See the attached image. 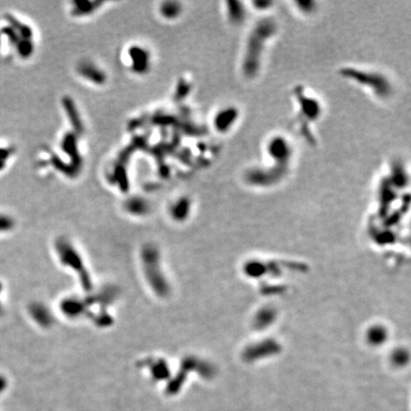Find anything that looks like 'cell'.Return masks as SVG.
Returning a JSON list of instances; mask_svg holds the SVG:
<instances>
[{"mask_svg":"<svg viewBox=\"0 0 411 411\" xmlns=\"http://www.w3.org/2000/svg\"><path fill=\"white\" fill-rule=\"evenodd\" d=\"M15 148L9 144H0V173H2L9 166L13 159Z\"/></svg>","mask_w":411,"mask_h":411,"instance_id":"cell-9","label":"cell"},{"mask_svg":"<svg viewBox=\"0 0 411 411\" xmlns=\"http://www.w3.org/2000/svg\"><path fill=\"white\" fill-rule=\"evenodd\" d=\"M118 62L123 70L135 77L148 76L154 68L152 49L142 42H130L123 46L118 53Z\"/></svg>","mask_w":411,"mask_h":411,"instance_id":"cell-2","label":"cell"},{"mask_svg":"<svg viewBox=\"0 0 411 411\" xmlns=\"http://www.w3.org/2000/svg\"><path fill=\"white\" fill-rule=\"evenodd\" d=\"M183 13V6L177 1H163L158 4L157 14L161 20L167 22H174Z\"/></svg>","mask_w":411,"mask_h":411,"instance_id":"cell-6","label":"cell"},{"mask_svg":"<svg viewBox=\"0 0 411 411\" xmlns=\"http://www.w3.org/2000/svg\"><path fill=\"white\" fill-rule=\"evenodd\" d=\"M11 225H12V221L8 216L4 214H0V232L8 231Z\"/></svg>","mask_w":411,"mask_h":411,"instance_id":"cell-10","label":"cell"},{"mask_svg":"<svg viewBox=\"0 0 411 411\" xmlns=\"http://www.w3.org/2000/svg\"><path fill=\"white\" fill-rule=\"evenodd\" d=\"M76 71L78 77L83 82L88 83L90 86L92 85L96 87H100L108 81L107 71L97 61L90 58H84L82 60H79L76 67Z\"/></svg>","mask_w":411,"mask_h":411,"instance_id":"cell-4","label":"cell"},{"mask_svg":"<svg viewBox=\"0 0 411 411\" xmlns=\"http://www.w3.org/2000/svg\"><path fill=\"white\" fill-rule=\"evenodd\" d=\"M237 113L236 110L232 108L229 109H220L218 113L215 115V117L213 119V125L215 129L219 133H226L229 130V128L234 124V120L236 119Z\"/></svg>","mask_w":411,"mask_h":411,"instance_id":"cell-7","label":"cell"},{"mask_svg":"<svg viewBox=\"0 0 411 411\" xmlns=\"http://www.w3.org/2000/svg\"><path fill=\"white\" fill-rule=\"evenodd\" d=\"M275 31L272 22L265 20L260 22L251 33L248 42V49L245 58L244 70L249 76H253L258 70V64L262 55L264 43L270 38L271 32Z\"/></svg>","mask_w":411,"mask_h":411,"instance_id":"cell-3","label":"cell"},{"mask_svg":"<svg viewBox=\"0 0 411 411\" xmlns=\"http://www.w3.org/2000/svg\"><path fill=\"white\" fill-rule=\"evenodd\" d=\"M36 34L32 24L17 14L5 13L0 20V60L24 62L36 51Z\"/></svg>","mask_w":411,"mask_h":411,"instance_id":"cell-1","label":"cell"},{"mask_svg":"<svg viewBox=\"0 0 411 411\" xmlns=\"http://www.w3.org/2000/svg\"><path fill=\"white\" fill-rule=\"evenodd\" d=\"M104 4L105 2L99 1H72L68 3L67 10L71 17L76 20H83L97 13Z\"/></svg>","mask_w":411,"mask_h":411,"instance_id":"cell-5","label":"cell"},{"mask_svg":"<svg viewBox=\"0 0 411 411\" xmlns=\"http://www.w3.org/2000/svg\"><path fill=\"white\" fill-rule=\"evenodd\" d=\"M270 153L269 154L272 156V158L277 162H282L287 163L290 158V148L287 142L280 138H275L270 142L269 146Z\"/></svg>","mask_w":411,"mask_h":411,"instance_id":"cell-8","label":"cell"}]
</instances>
